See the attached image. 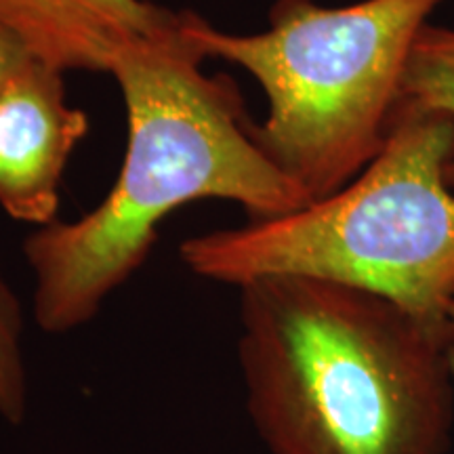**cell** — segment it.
Listing matches in <instances>:
<instances>
[{"mask_svg": "<svg viewBox=\"0 0 454 454\" xmlns=\"http://www.w3.org/2000/svg\"><path fill=\"white\" fill-rule=\"evenodd\" d=\"M446 320H448V326H450L452 331V337H454V299L450 303V308H448V314H446Z\"/></svg>", "mask_w": 454, "mask_h": 454, "instance_id": "10", "label": "cell"}, {"mask_svg": "<svg viewBox=\"0 0 454 454\" xmlns=\"http://www.w3.org/2000/svg\"><path fill=\"white\" fill-rule=\"evenodd\" d=\"M87 133L64 72L30 57L0 87V208L21 223H53L67 160Z\"/></svg>", "mask_w": 454, "mask_h": 454, "instance_id": "5", "label": "cell"}, {"mask_svg": "<svg viewBox=\"0 0 454 454\" xmlns=\"http://www.w3.org/2000/svg\"><path fill=\"white\" fill-rule=\"evenodd\" d=\"M454 118L395 110L383 150L348 185L280 217L192 236V274L240 286L311 276L381 294L435 322L454 299Z\"/></svg>", "mask_w": 454, "mask_h": 454, "instance_id": "3", "label": "cell"}, {"mask_svg": "<svg viewBox=\"0 0 454 454\" xmlns=\"http://www.w3.org/2000/svg\"><path fill=\"white\" fill-rule=\"evenodd\" d=\"M442 3L276 0L263 32H223L187 11L184 27L207 59L240 66L259 82L270 107L254 141L316 202L383 150L414 38Z\"/></svg>", "mask_w": 454, "mask_h": 454, "instance_id": "4", "label": "cell"}, {"mask_svg": "<svg viewBox=\"0 0 454 454\" xmlns=\"http://www.w3.org/2000/svg\"><path fill=\"white\" fill-rule=\"evenodd\" d=\"M181 13L147 0H0V27L55 70L107 72L130 44L162 36Z\"/></svg>", "mask_w": 454, "mask_h": 454, "instance_id": "6", "label": "cell"}, {"mask_svg": "<svg viewBox=\"0 0 454 454\" xmlns=\"http://www.w3.org/2000/svg\"><path fill=\"white\" fill-rule=\"evenodd\" d=\"M30 53L21 47L15 36L0 27V87L9 81L21 66L30 59Z\"/></svg>", "mask_w": 454, "mask_h": 454, "instance_id": "9", "label": "cell"}, {"mask_svg": "<svg viewBox=\"0 0 454 454\" xmlns=\"http://www.w3.org/2000/svg\"><path fill=\"white\" fill-rule=\"evenodd\" d=\"M179 26L130 44L110 74L127 107V150L112 190L76 221L41 225L26 238L34 274V320L64 334L89 325L114 291L137 271L158 225L185 204H240L248 221L309 204L254 141L240 90L207 74V55Z\"/></svg>", "mask_w": 454, "mask_h": 454, "instance_id": "1", "label": "cell"}, {"mask_svg": "<svg viewBox=\"0 0 454 454\" xmlns=\"http://www.w3.org/2000/svg\"><path fill=\"white\" fill-rule=\"evenodd\" d=\"M238 293L244 402L270 454L450 452L448 322L311 276H263Z\"/></svg>", "mask_w": 454, "mask_h": 454, "instance_id": "2", "label": "cell"}, {"mask_svg": "<svg viewBox=\"0 0 454 454\" xmlns=\"http://www.w3.org/2000/svg\"><path fill=\"white\" fill-rule=\"evenodd\" d=\"M395 110L438 112L454 118V27L425 24L408 55ZM454 190V160L446 168Z\"/></svg>", "mask_w": 454, "mask_h": 454, "instance_id": "7", "label": "cell"}, {"mask_svg": "<svg viewBox=\"0 0 454 454\" xmlns=\"http://www.w3.org/2000/svg\"><path fill=\"white\" fill-rule=\"evenodd\" d=\"M24 311L0 268V417L11 425L26 421L30 387L24 360Z\"/></svg>", "mask_w": 454, "mask_h": 454, "instance_id": "8", "label": "cell"}]
</instances>
